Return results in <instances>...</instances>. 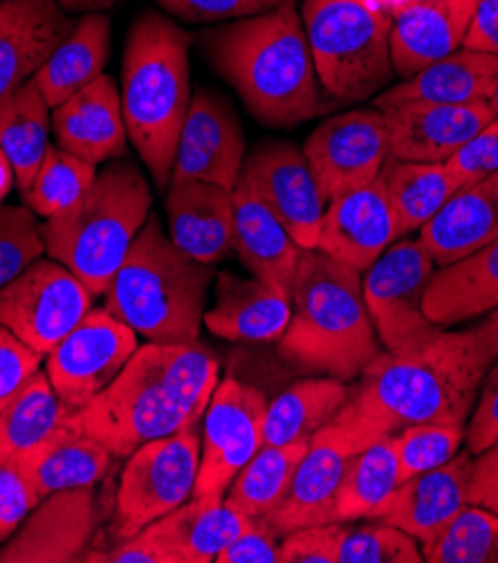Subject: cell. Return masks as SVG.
<instances>
[{
  "instance_id": "cell-1",
  "label": "cell",
  "mask_w": 498,
  "mask_h": 563,
  "mask_svg": "<svg viewBox=\"0 0 498 563\" xmlns=\"http://www.w3.org/2000/svg\"><path fill=\"white\" fill-rule=\"evenodd\" d=\"M491 362L474 328L442 332L407 355L381 353L348 386V398L332 418L362 446L424 422H467Z\"/></svg>"
},
{
  "instance_id": "cell-2",
  "label": "cell",
  "mask_w": 498,
  "mask_h": 563,
  "mask_svg": "<svg viewBox=\"0 0 498 563\" xmlns=\"http://www.w3.org/2000/svg\"><path fill=\"white\" fill-rule=\"evenodd\" d=\"M220 362L200 344H142L122 373L70 420L115 459L200 424L218 386Z\"/></svg>"
},
{
  "instance_id": "cell-3",
  "label": "cell",
  "mask_w": 498,
  "mask_h": 563,
  "mask_svg": "<svg viewBox=\"0 0 498 563\" xmlns=\"http://www.w3.org/2000/svg\"><path fill=\"white\" fill-rule=\"evenodd\" d=\"M204 47L215 73L265 126L295 129L330 108L292 3L215 27Z\"/></svg>"
},
{
  "instance_id": "cell-4",
  "label": "cell",
  "mask_w": 498,
  "mask_h": 563,
  "mask_svg": "<svg viewBox=\"0 0 498 563\" xmlns=\"http://www.w3.org/2000/svg\"><path fill=\"white\" fill-rule=\"evenodd\" d=\"M276 349L299 373L355 382L384 353L364 301L362 274L319 250H303L290 323Z\"/></svg>"
},
{
  "instance_id": "cell-5",
  "label": "cell",
  "mask_w": 498,
  "mask_h": 563,
  "mask_svg": "<svg viewBox=\"0 0 498 563\" xmlns=\"http://www.w3.org/2000/svg\"><path fill=\"white\" fill-rule=\"evenodd\" d=\"M191 34L146 12L133 23L122 62V115L129 140L159 191L171 185L180 131L191 103Z\"/></svg>"
},
{
  "instance_id": "cell-6",
  "label": "cell",
  "mask_w": 498,
  "mask_h": 563,
  "mask_svg": "<svg viewBox=\"0 0 498 563\" xmlns=\"http://www.w3.org/2000/svg\"><path fill=\"white\" fill-rule=\"evenodd\" d=\"M213 278V265L185 254L151 213L103 308L153 344H198Z\"/></svg>"
},
{
  "instance_id": "cell-7",
  "label": "cell",
  "mask_w": 498,
  "mask_h": 563,
  "mask_svg": "<svg viewBox=\"0 0 498 563\" xmlns=\"http://www.w3.org/2000/svg\"><path fill=\"white\" fill-rule=\"evenodd\" d=\"M151 187L133 162L110 159L86 196L43 222L45 254L106 295L151 216Z\"/></svg>"
},
{
  "instance_id": "cell-8",
  "label": "cell",
  "mask_w": 498,
  "mask_h": 563,
  "mask_svg": "<svg viewBox=\"0 0 498 563\" xmlns=\"http://www.w3.org/2000/svg\"><path fill=\"white\" fill-rule=\"evenodd\" d=\"M301 19L328 97L357 103L389 88L396 77L389 12L373 0H306Z\"/></svg>"
},
{
  "instance_id": "cell-9",
  "label": "cell",
  "mask_w": 498,
  "mask_h": 563,
  "mask_svg": "<svg viewBox=\"0 0 498 563\" xmlns=\"http://www.w3.org/2000/svg\"><path fill=\"white\" fill-rule=\"evenodd\" d=\"M200 429L191 424L137 446L120 476L110 532L135 537L193 496L200 470Z\"/></svg>"
},
{
  "instance_id": "cell-10",
  "label": "cell",
  "mask_w": 498,
  "mask_h": 563,
  "mask_svg": "<svg viewBox=\"0 0 498 563\" xmlns=\"http://www.w3.org/2000/svg\"><path fill=\"white\" fill-rule=\"evenodd\" d=\"M435 269L420 239H400L364 272V301L386 353L420 351L447 330L424 312V295Z\"/></svg>"
},
{
  "instance_id": "cell-11",
  "label": "cell",
  "mask_w": 498,
  "mask_h": 563,
  "mask_svg": "<svg viewBox=\"0 0 498 563\" xmlns=\"http://www.w3.org/2000/svg\"><path fill=\"white\" fill-rule=\"evenodd\" d=\"M95 295L54 258H38L0 290V325L43 357L92 310Z\"/></svg>"
},
{
  "instance_id": "cell-12",
  "label": "cell",
  "mask_w": 498,
  "mask_h": 563,
  "mask_svg": "<svg viewBox=\"0 0 498 563\" xmlns=\"http://www.w3.org/2000/svg\"><path fill=\"white\" fill-rule=\"evenodd\" d=\"M265 393L236 377L218 382L204 411L193 498L223 500L234 478L263 446Z\"/></svg>"
},
{
  "instance_id": "cell-13",
  "label": "cell",
  "mask_w": 498,
  "mask_h": 563,
  "mask_svg": "<svg viewBox=\"0 0 498 563\" xmlns=\"http://www.w3.org/2000/svg\"><path fill=\"white\" fill-rule=\"evenodd\" d=\"M137 346L133 328L106 308H92L45 355V373L62 402L77 411L113 384Z\"/></svg>"
},
{
  "instance_id": "cell-14",
  "label": "cell",
  "mask_w": 498,
  "mask_h": 563,
  "mask_svg": "<svg viewBox=\"0 0 498 563\" xmlns=\"http://www.w3.org/2000/svg\"><path fill=\"white\" fill-rule=\"evenodd\" d=\"M303 155L325 202L377 180L389 157L384 112L377 108L340 112L310 133Z\"/></svg>"
},
{
  "instance_id": "cell-15",
  "label": "cell",
  "mask_w": 498,
  "mask_h": 563,
  "mask_svg": "<svg viewBox=\"0 0 498 563\" xmlns=\"http://www.w3.org/2000/svg\"><path fill=\"white\" fill-rule=\"evenodd\" d=\"M243 178L301 250H317L325 200L303 148L284 140L261 142L245 157Z\"/></svg>"
},
{
  "instance_id": "cell-16",
  "label": "cell",
  "mask_w": 498,
  "mask_h": 563,
  "mask_svg": "<svg viewBox=\"0 0 498 563\" xmlns=\"http://www.w3.org/2000/svg\"><path fill=\"white\" fill-rule=\"evenodd\" d=\"M362 452L364 449L351 433L335 420H330L310 438L286 498L269 515L263 528L276 539H284L306 526L332 523V508H335L340 485L351 463Z\"/></svg>"
},
{
  "instance_id": "cell-17",
  "label": "cell",
  "mask_w": 498,
  "mask_h": 563,
  "mask_svg": "<svg viewBox=\"0 0 498 563\" xmlns=\"http://www.w3.org/2000/svg\"><path fill=\"white\" fill-rule=\"evenodd\" d=\"M245 166V135L232 103L198 88L178 140L171 180H200L234 191Z\"/></svg>"
},
{
  "instance_id": "cell-18",
  "label": "cell",
  "mask_w": 498,
  "mask_h": 563,
  "mask_svg": "<svg viewBox=\"0 0 498 563\" xmlns=\"http://www.w3.org/2000/svg\"><path fill=\"white\" fill-rule=\"evenodd\" d=\"M99 526L95 487L45 496L0 548V563L81 561Z\"/></svg>"
},
{
  "instance_id": "cell-19",
  "label": "cell",
  "mask_w": 498,
  "mask_h": 563,
  "mask_svg": "<svg viewBox=\"0 0 498 563\" xmlns=\"http://www.w3.org/2000/svg\"><path fill=\"white\" fill-rule=\"evenodd\" d=\"M400 241L398 220L377 180L325 202L317 250L364 274Z\"/></svg>"
},
{
  "instance_id": "cell-20",
  "label": "cell",
  "mask_w": 498,
  "mask_h": 563,
  "mask_svg": "<svg viewBox=\"0 0 498 563\" xmlns=\"http://www.w3.org/2000/svg\"><path fill=\"white\" fill-rule=\"evenodd\" d=\"M381 112L389 129V155L427 164L447 162L496 118L487 99L467 103H407Z\"/></svg>"
},
{
  "instance_id": "cell-21",
  "label": "cell",
  "mask_w": 498,
  "mask_h": 563,
  "mask_svg": "<svg viewBox=\"0 0 498 563\" xmlns=\"http://www.w3.org/2000/svg\"><path fill=\"white\" fill-rule=\"evenodd\" d=\"M73 25L57 0L0 3V101L38 75Z\"/></svg>"
},
{
  "instance_id": "cell-22",
  "label": "cell",
  "mask_w": 498,
  "mask_h": 563,
  "mask_svg": "<svg viewBox=\"0 0 498 563\" xmlns=\"http://www.w3.org/2000/svg\"><path fill=\"white\" fill-rule=\"evenodd\" d=\"M478 0H424L391 14V64L398 79L461 49Z\"/></svg>"
},
{
  "instance_id": "cell-23",
  "label": "cell",
  "mask_w": 498,
  "mask_h": 563,
  "mask_svg": "<svg viewBox=\"0 0 498 563\" xmlns=\"http://www.w3.org/2000/svg\"><path fill=\"white\" fill-rule=\"evenodd\" d=\"M472 465L465 449L450 463L400 483L377 521L405 530L420 545L429 543L469 503Z\"/></svg>"
},
{
  "instance_id": "cell-24",
  "label": "cell",
  "mask_w": 498,
  "mask_h": 563,
  "mask_svg": "<svg viewBox=\"0 0 498 563\" xmlns=\"http://www.w3.org/2000/svg\"><path fill=\"white\" fill-rule=\"evenodd\" d=\"M169 239L191 258L215 265L234 252L232 191L200 180H171L166 189Z\"/></svg>"
},
{
  "instance_id": "cell-25",
  "label": "cell",
  "mask_w": 498,
  "mask_h": 563,
  "mask_svg": "<svg viewBox=\"0 0 498 563\" xmlns=\"http://www.w3.org/2000/svg\"><path fill=\"white\" fill-rule=\"evenodd\" d=\"M52 131L59 148L97 166L122 157L126 153L129 133L115 81L101 75L84 90L52 108Z\"/></svg>"
},
{
  "instance_id": "cell-26",
  "label": "cell",
  "mask_w": 498,
  "mask_h": 563,
  "mask_svg": "<svg viewBox=\"0 0 498 563\" xmlns=\"http://www.w3.org/2000/svg\"><path fill=\"white\" fill-rule=\"evenodd\" d=\"M292 314V299L263 280L232 272L215 274V301L204 312L211 334L228 342H279Z\"/></svg>"
},
{
  "instance_id": "cell-27",
  "label": "cell",
  "mask_w": 498,
  "mask_h": 563,
  "mask_svg": "<svg viewBox=\"0 0 498 563\" xmlns=\"http://www.w3.org/2000/svg\"><path fill=\"white\" fill-rule=\"evenodd\" d=\"M234 198V252L263 284L292 299L301 247L241 176Z\"/></svg>"
},
{
  "instance_id": "cell-28",
  "label": "cell",
  "mask_w": 498,
  "mask_h": 563,
  "mask_svg": "<svg viewBox=\"0 0 498 563\" xmlns=\"http://www.w3.org/2000/svg\"><path fill=\"white\" fill-rule=\"evenodd\" d=\"M438 267L456 263L498 239V172L461 187L420 230Z\"/></svg>"
},
{
  "instance_id": "cell-29",
  "label": "cell",
  "mask_w": 498,
  "mask_h": 563,
  "mask_svg": "<svg viewBox=\"0 0 498 563\" xmlns=\"http://www.w3.org/2000/svg\"><path fill=\"white\" fill-rule=\"evenodd\" d=\"M115 456L108 449L84 433L68 418L59 429L47 435L32 452L16 459L19 467L34 485L41 498L79 487H95L108 472Z\"/></svg>"
},
{
  "instance_id": "cell-30",
  "label": "cell",
  "mask_w": 498,
  "mask_h": 563,
  "mask_svg": "<svg viewBox=\"0 0 498 563\" xmlns=\"http://www.w3.org/2000/svg\"><path fill=\"white\" fill-rule=\"evenodd\" d=\"M250 523L254 521L236 512L225 498L213 503L191 496L144 530L169 563H215L220 550Z\"/></svg>"
},
{
  "instance_id": "cell-31",
  "label": "cell",
  "mask_w": 498,
  "mask_h": 563,
  "mask_svg": "<svg viewBox=\"0 0 498 563\" xmlns=\"http://www.w3.org/2000/svg\"><path fill=\"white\" fill-rule=\"evenodd\" d=\"M498 73V56L461 47L413 77L375 95L377 110L407 103H467L487 99Z\"/></svg>"
},
{
  "instance_id": "cell-32",
  "label": "cell",
  "mask_w": 498,
  "mask_h": 563,
  "mask_svg": "<svg viewBox=\"0 0 498 563\" xmlns=\"http://www.w3.org/2000/svg\"><path fill=\"white\" fill-rule=\"evenodd\" d=\"M498 308V239L435 269L424 295L427 317L450 328Z\"/></svg>"
},
{
  "instance_id": "cell-33",
  "label": "cell",
  "mask_w": 498,
  "mask_h": 563,
  "mask_svg": "<svg viewBox=\"0 0 498 563\" xmlns=\"http://www.w3.org/2000/svg\"><path fill=\"white\" fill-rule=\"evenodd\" d=\"M110 36L113 30L101 12L86 14L73 25L70 34L34 77L49 108H57L103 75L110 56Z\"/></svg>"
},
{
  "instance_id": "cell-34",
  "label": "cell",
  "mask_w": 498,
  "mask_h": 563,
  "mask_svg": "<svg viewBox=\"0 0 498 563\" xmlns=\"http://www.w3.org/2000/svg\"><path fill=\"white\" fill-rule=\"evenodd\" d=\"M377 178L396 213L400 239L422 230L461 189L447 162H405L389 155L381 164Z\"/></svg>"
},
{
  "instance_id": "cell-35",
  "label": "cell",
  "mask_w": 498,
  "mask_h": 563,
  "mask_svg": "<svg viewBox=\"0 0 498 563\" xmlns=\"http://www.w3.org/2000/svg\"><path fill=\"white\" fill-rule=\"evenodd\" d=\"M348 398V384L335 377L301 379L267 402L263 444L310 440L340 413Z\"/></svg>"
},
{
  "instance_id": "cell-36",
  "label": "cell",
  "mask_w": 498,
  "mask_h": 563,
  "mask_svg": "<svg viewBox=\"0 0 498 563\" xmlns=\"http://www.w3.org/2000/svg\"><path fill=\"white\" fill-rule=\"evenodd\" d=\"M49 103L34 79L0 101V148L8 155L19 191H27L49 148Z\"/></svg>"
},
{
  "instance_id": "cell-37",
  "label": "cell",
  "mask_w": 498,
  "mask_h": 563,
  "mask_svg": "<svg viewBox=\"0 0 498 563\" xmlns=\"http://www.w3.org/2000/svg\"><path fill=\"white\" fill-rule=\"evenodd\" d=\"M308 442L263 444L230 485L225 503L250 521L263 526L286 498Z\"/></svg>"
},
{
  "instance_id": "cell-38",
  "label": "cell",
  "mask_w": 498,
  "mask_h": 563,
  "mask_svg": "<svg viewBox=\"0 0 498 563\" xmlns=\"http://www.w3.org/2000/svg\"><path fill=\"white\" fill-rule=\"evenodd\" d=\"M70 409L36 371L0 411V461H16L59 429Z\"/></svg>"
},
{
  "instance_id": "cell-39",
  "label": "cell",
  "mask_w": 498,
  "mask_h": 563,
  "mask_svg": "<svg viewBox=\"0 0 498 563\" xmlns=\"http://www.w3.org/2000/svg\"><path fill=\"white\" fill-rule=\"evenodd\" d=\"M400 485L394 440L384 438L366 446L351 463L332 508V521L355 523L377 519Z\"/></svg>"
},
{
  "instance_id": "cell-40",
  "label": "cell",
  "mask_w": 498,
  "mask_h": 563,
  "mask_svg": "<svg viewBox=\"0 0 498 563\" xmlns=\"http://www.w3.org/2000/svg\"><path fill=\"white\" fill-rule=\"evenodd\" d=\"M97 174V164L59 146H49L32 185L21 196L36 216L47 220L79 202L92 187Z\"/></svg>"
},
{
  "instance_id": "cell-41",
  "label": "cell",
  "mask_w": 498,
  "mask_h": 563,
  "mask_svg": "<svg viewBox=\"0 0 498 563\" xmlns=\"http://www.w3.org/2000/svg\"><path fill=\"white\" fill-rule=\"evenodd\" d=\"M420 550L429 563H498V515L467 503Z\"/></svg>"
},
{
  "instance_id": "cell-42",
  "label": "cell",
  "mask_w": 498,
  "mask_h": 563,
  "mask_svg": "<svg viewBox=\"0 0 498 563\" xmlns=\"http://www.w3.org/2000/svg\"><path fill=\"white\" fill-rule=\"evenodd\" d=\"M400 483L450 463L465 442V422H424L391 435Z\"/></svg>"
},
{
  "instance_id": "cell-43",
  "label": "cell",
  "mask_w": 498,
  "mask_h": 563,
  "mask_svg": "<svg viewBox=\"0 0 498 563\" xmlns=\"http://www.w3.org/2000/svg\"><path fill=\"white\" fill-rule=\"evenodd\" d=\"M424 561L418 541L405 530L377 519L362 526L346 523L340 563H420Z\"/></svg>"
},
{
  "instance_id": "cell-44",
  "label": "cell",
  "mask_w": 498,
  "mask_h": 563,
  "mask_svg": "<svg viewBox=\"0 0 498 563\" xmlns=\"http://www.w3.org/2000/svg\"><path fill=\"white\" fill-rule=\"evenodd\" d=\"M45 254L43 224L27 205L0 202V290Z\"/></svg>"
},
{
  "instance_id": "cell-45",
  "label": "cell",
  "mask_w": 498,
  "mask_h": 563,
  "mask_svg": "<svg viewBox=\"0 0 498 563\" xmlns=\"http://www.w3.org/2000/svg\"><path fill=\"white\" fill-rule=\"evenodd\" d=\"M164 12L189 23H228L256 16L295 0H155Z\"/></svg>"
},
{
  "instance_id": "cell-46",
  "label": "cell",
  "mask_w": 498,
  "mask_h": 563,
  "mask_svg": "<svg viewBox=\"0 0 498 563\" xmlns=\"http://www.w3.org/2000/svg\"><path fill=\"white\" fill-rule=\"evenodd\" d=\"M346 523H317L286 534L279 543L281 563H340Z\"/></svg>"
},
{
  "instance_id": "cell-47",
  "label": "cell",
  "mask_w": 498,
  "mask_h": 563,
  "mask_svg": "<svg viewBox=\"0 0 498 563\" xmlns=\"http://www.w3.org/2000/svg\"><path fill=\"white\" fill-rule=\"evenodd\" d=\"M43 498L16 461H0V543H5Z\"/></svg>"
},
{
  "instance_id": "cell-48",
  "label": "cell",
  "mask_w": 498,
  "mask_h": 563,
  "mask_svg": "<svg viewBox=\"0 0 498 563\" xmlns=\"http://www.w3.org/2000/svg\"><path fill=\"white\" fill-rule=\"evenodd\" d=\"M458 187H467L498 172V115L447 159Z\"/></svg>"
},
{
  "instance_id": "cell-49",
  "label": "cell",
  "mask_w": 498,
  "mask_h": 563,
  "mask_svg": "<svg viewBox=\"0 0 498 563\" xmlns=\"http://www.w3.org/2000/svg\"><path fill=\"white\" fill-rule=\"evenodd\" d=\"M498 442V366L485 373L478 388L476 409L469 413L465 424V446L472 456L483 454L485 449Z\"/></svg>"
},
{
  "instance_id": "cell-50",
  "label": "cell",
  "mask_w": 498,
  "mask_h": 563,
  "mask_svg": "<svg viewBox=\"0 0 498 563\" xmlns=\"http://www.w3.org/2000/svg\"><path fill=\"white\" fill-rule=\"evenodd\" d=\"M43 355L23 344L19 336L0 325V402L16 396V390L38 371Z\"/></svg>"
},
{
  "instance_id": "cell-51",
  "label": "cell",
  "mask_w": 498,
  "mask_h": 563,
  "mask_svg": "<svg viewBox=\"0 0 498 563\" xmlns=\"http://www.w3.org/2000/svg\"><path fill=\"white\" fill-rule=\"evenodd\" d=\"M281 539H276L258 523H250L241 530L220 554L215 563H281Z\"/></svg>"
},
{
  "instance_id": "cell-52",
  "label": "cell",
  "mask_w": 498,
  "mask_h": 563,
  "mask_svg": "<svg viewBox=\"0 0 498 563\" xmlns=\"http://www.w3.org/2000/svg\"><path fill=\"white\" fill-rule=\"evenodd\" d=\"M81 561L88 563H169L157 543L148 537L146 530L135 537L118 541L110 550H86Z\"/></svg>"
},
{
  "instance_id": "cell-53",
  "label": "cell",
  "mask_w": 498,
  "mask_h": 563,
  "mask_svg": "<svg viewBox=\"0 0 498 563\" xmlns=\"http://www.w3.org/2000/svg\"><path fill=\"white\" fill-rule=\"evenodd\" d=\"M469 503L498 515V442L474 456L469 478Z\"/></svg>"
},
{
  "instance_id": "cell-54",
  "label": "cell",
  "mask_w": 498,
  "mask_h": 563,
  "mask_svg": "<svg viewBox=\"0 0 498 563\" xmlns=\"http://www.w3.org/2000/svg\"><path fill=\"white\" fill-rule=\"evenodd\" d=\"M463 47L498 56V0H478Z\"/></svg>"
},
{
  "instance_id": "cell-55",
  "label": "cell",
  "mask_w": 498,
  "mask_h": 563,
  "mask_svg": "<svg viewBox=\"0 0 498 563\" xmlns=\"http://www.w3.org/2000/svg\"><path fill=\"white\" fill-rule=\"evenodd\" d=\"M474 334H476V342H478L480 351L494 364V360H498V308L491 310L485 317V321L474 328Z\"/></svg>"
},
{
  "instance_id": "cell-56",
  "label": "cell",
  "mask_w": 498,
  "mask_h": 563,
  "mask_svg": "<svg viewBox=\"0 0 498 563\" xmlns=\"http://www.w3.org/2000/svg\"><path fill=\"white\" fill-rule=\"evenodd\" d=\"M68 14H95L118 5L120 0H57Z\"/></svg>"
},
{
  "instance_id": "cell-57",
  "label": "cell",
  "mask_w": 498,
  "mask_h": 563,
  "mask_svg": "<svg viewBox=\"0 0 498 563\" xmlns=\"http://www.w3.org/2000/svg\"><path fill=\"white\" fill-rule=\"evenodd\" d=\"M14 185H16L14 168H12L10 159H8V155L3 153V148H0V202H3L10 196Z\"/></svg>"
},
{
  "instance_id": "cell-58",
  "label": "cell",
  "mask_w": 498,
  "mask_h": 563,
  "mask_svg": "<svg viewBox=\"0 0 498 563\" xmlns=\"http://www.w3.org/2000/svg\"><path fill=\"white\" fill-rule=\"evenodd\" d=\"M373 3H377L381 10H386L389 14H394L398 8L405 5V0H373Z\"/></svg>"
},
{
  "instance_id": "cell-59",
  "label": "cell",
  "mask_w": 498,
  "mask_h": 563,
  "mask_svg": "<svg viewBox=\"0 0 498 563\" xmlns=\"http://www.w3.org/2000/svg\"><path fill=\"white\" fill-rule=\"evenodd\" d=\"M487 101H489V106L494 108V112L498 115V73H496V77H494V81H491V88H489Z\"/></svg>"
},
{
  "instance_id": "cell-60",
  "label": "cell",
  "mask_w": 498,
  "mask_h": 563,
  "mask_svg": "<svg viewBox=\"0 0 498 563\" xmlns=\"http://www.w3.org/2000/svg\"><path fill=\"white\" fill-rule=\"evenodd\" d=\"M407 3H424V0H405V5H407Z\"/></svg>"
},
{
  "instance_id": "cell-61",
  "label": "cell",
  "mask_w": 498,
  "mask_h": 563,
  "mask_svg": "<svg viewBox=\"0 0 498 563\" xmlns=\"http://www.w3.org/2000/svg\"><path fill=\"white\" fill-rule=\"evenodd\" d=\"M8 402H10V400H3V402H0V411H3V409H5V405H8Z\"/></svg>"
},
{
  "instance_id": "cell-62",
  "label": "cell",
  "mask_w": 498,
  "mask_h": 563,
  "mask_svg": "<svg viewBox=\"0 0 498 563\" xmlns=\"http://www.w3.org/2000/svg\"><path fill=\"white\" fill-rule=\"evenodd\" d=\"M0 3H3V0H0Z\"/></svg>"
}]
</instances>
